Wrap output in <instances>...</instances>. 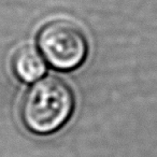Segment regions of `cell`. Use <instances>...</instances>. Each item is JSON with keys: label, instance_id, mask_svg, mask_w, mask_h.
<instances>
[{"label": "cell", "instance_id": "7a4b0ae2", "mask_svg": "<svg viewBox=\"0 0 157 157\" xmlns=\"http://www.w3.org/2000/svg\"><path fill=\"white\" fill-rule=\"evenodd\" d=\"M37 44L46 63L58 71L76 69L88 54V40L82 27L66 18L44 24L38 33Z\"/></svg>", "mask_w": 157, "mask_h": 157}, {"label": "cell", "instance_id": "6da1fadb", "mask_svg": "<svg viewBox=\"0 0 157 157\" xmlns=\"http://www.w3.org/2000/svg\"><path fill=\"white\" fill-rule=\"evenodd\" d=\"M74 105L75 98L71 86L58 76H45L35 82L24 95L21 118L30 132L51 135L69 122Z\"/></svg>", "mask_w": 157, "mask_h": 157}, {"label": "cell", "instance_id": "3957f363", "mask_svg": "<svg viewBox=\"0 0 157 157\" xmlns=\"http://www.w3.org/2000/svg\"><path fill=\"white\" fill-rule=\"evenodd\" d=\"M12 70L20 81L33 83L40 78L46 71L43 56L37 48L25 45L17 48L12 57Z\"/></svg>", "mask_w": 157, "mask_h": 157}]
</instances>
